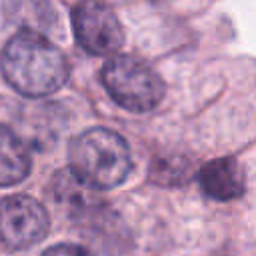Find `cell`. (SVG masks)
<instances>
[{
  "instance_id": "1",
  "label": "cell",
  "mask_w": 256,
  "mask_h": 256,
  "mask_svg": "<svg viewBox=\"0 0 256 256\" xmlns=\"http://www.w3.org/2000/svg\"><path fill=\"white\" fill-rule=\"evenodd\" d=\"M0 68L6 82L28 98L54 94L66 84L70 74L62 50L34 30H20L4 44Z\"/></svg>"
},
{
  "instance_id": "2",
  "label": "cell",
  "mask_w": 256,
  "mask_h": 256,
  "mask_svg": "<svg viewBox=\"0 0 256 256\" xmlns=\"http://www.w3.org/2000/svg\"><path fill=\"white\" fill-rule=\"evenodd\" d=\"M70 172L90 188L120 186L132 172L128 142L114 130L90 128L70 144Z\"/></svg>"
},
{
  "instance_id": "3",
  "label": "cell",
  "mask_w": 256,
  "mask_h": 256,
  "mask_svg": "<svg viewBox=\"0 0 256 256\" xmlns=\"http://www.w3.org/2000/svg\"><path fill=\"white\" fill-rule=\"evenodd\" d=\"M100 78L112 100L136 114L154 110L166 92L162 76L148 62L132 54H116L108 58Z\"/></svg>"
},
{
  "instance_id": "4",
  "label": "cell",
  "mask_w": 256,
  "mask_h": 256,
  "mask_svg": "<svg viewBox=\"0 0 256 256\" xmlns=\"http://www.w3.org/2000/svg\"><path fill=\"white\" fill-rule=\"evenodd\" d=\"M50 230L46 208L28 194H8L0 198V246L8 252L26 250Z\"/></svg>"
},
{
  "instance_id": "5",
  "label": "cell",
  "mask_w": 256,
  "mask_h": 256,
  "mask_svg": "<svg viewBox=\"0 0 256 256\" xmlns=\"http://www.w3.org/2000/svg\"><path fill=\"white\" fill-rule=\"evenodd\" d=\"M76 42L94 56L116 54L124 44V30L116 12L102 2H80L72 8Z\"/></svg>"
},
{
  "instance_id": "6",
  "label": "cell",
  "mask_w": 256,
  "mask_h": 256,
  "mask_svg": "<svg viewBox=\"0 0 256 256\" xmlns=\"http://www.w3.org/2000/svg\"><path fill=\"white\" fill-rule=\"evenodd\" d=\"M48 194L58 210L76 222H94L104 208L96 190L78 180L70 170H58L54 174L48 184Z\"/></svg>"
},
{
  "instance_id": "7",
  "label": "cell",
  "mask_w": 256,
  "mask_h": 256,
  "mask_svg": "<svg viewBox=\"0 0 256 256\" xmlns=\"http://www.w3.org/2000/svg\"><path fill=\"white\" fill-rule=\"evenodd\" d=\"M196 178L202 192L218 202L236 200L246 190L244 172L234 158H216L204 164L198 170Z\"/></svg>"
},
{
  "instance_id": "8",
  "label": "cell",
  "mask_w": 256,
  "mask_h": 256,
  "mask_svg": "<svg viewBox=\"0 0 256 256\" xmlns=\"http://www.w3.org/2000/svg\"><path fill=\"white\" fill-rule=\"evenodd\" d=\"M32 168L26 142L6 126H0V186L22 182Z\"/></svg>"
},
{
  "instance_id": "9",
  "label": "cell",
  "mask_w": 256,
  "mask_h": 256,
  "mask_svg": "<svg viewBox=\"0 0 256 256\" xmlns=\"http://www.w3.org/2000/svg\"><path fill=\"white\" fill-rule=\"evenodd\" d=\"M192 174V162L188 158H182L178 154L174 156H158L152 162L150 168V180L162 186H174L182 184Z\"/></svg>"
},
{
  "instance_id": "10",
  "label": "cell",
  "mask_w": 256,
  "mask_h": 256,
  "mask_svg": "<svg viewBox=\"0 0 256 256\" xmlns=\"http://www.w3.org/2000/svg\"><path fill=\"white\" fill-rule=\"evenodd\" d=\"M42 256H94V254L80 244H54L48 250H44Z\"/></svg>"
}]
</instances>
